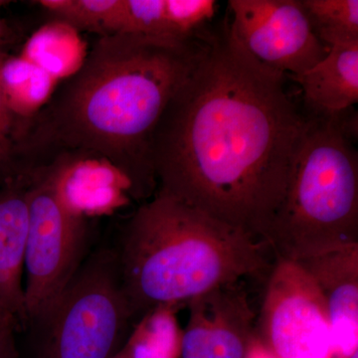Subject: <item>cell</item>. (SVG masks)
<instances>
[{"label":"cell","instance_id":"26","mask_svg":"<svg viewBox=\"0 0 358 358\" xmlns=\"http://www.w3.org/2000/svg\"><path fill=\"white\" fill-rule=\"evenodd\" d=\"M11 324L10 322H9V320H7L6 319V317H3V315H1V313H0V327H2V326H4V324ZM14 326V324H13ZM15 327V326H14Z\"/></svg>","mask_w":358,"mask_h":358},{"label":"cell","instance_id":"3","mask_svg":"<svg viewBox=\"0 0 358 358\" xmlns=\"http://www.w3.org/2000/svg\"><path fill=\"white\" fill-rule=\"evenodd\" d=\"M268 251L262 240L157 192L131 217L115 255L134 315H143L265 275Z\"/></svg>","mask_w":358,"mask_h":358},{"label":"cell","instance_id":"22","mask_svg":"<svg viewBox=\"0 0 358 358\" xmlns=\"http://www.w3.org/2000/svg\"><path fill=\"white\" fill-rule=\"evenodd\" d=\"M13 324L0 327V358H18L13 338Z\"/></svg>","mask_w":358,"mask_h":358},{"label":"cell","instance_id":"12","mask_svg":"<svg viewBox=\"0 0 358 358\" xmlns=\"http://www.w3.org/2000/svg\"><path fill=\"white\" fill-rule=\"evenodd\" d=\"M48 173L63 202L85 218L122 206L131 194L128 179L99 157L63 162Z\"/></svg>","mask_w":358,"mask_h":358},{"label":"cell","instance_id":"14","mask_svg":"<svg viewBox=\"0 0 358 358\" xmlns=\"http://www.w3.org/2000/svg\"><path fill=\"white\" fill-rule=\"evenodd\" d=\"M0 76L9 108L27 124L50 101L52 91L58 81L22 56H6Z\"/></svg>","mask_w":358,"mask_h":358},{"label":"cell","instance_id":"13","mask_svg":"<svg viewBox=\"0 0 358 358\" xmlns=\"http://www.w3.org/2000/svg\"><path fill=\"white\" fill-rule=\"evenodd\" d=\"M294 80L310 109L322 117H336L358 102V42L336 45Z\"/></svg>","mask_w":358,"mask_h":358},{"label":"cell","instance_id":"18","mask_svg":"<svg viewBox=\"0 0 358 358\" xmlns=\"http://www.w3.org/2000/svg\"><path fill=\"white\" fill-rule=\"evenodd\" d=\"M308 22L327 48L358 42L357 0H301Z\"/></svg>","mask_w":358,"mask_h":358},{"label":"cell","instance_id":"6","mask_svg":"<svg viewBox=\"0 0 358 358\" xmlns=\"http://www.w3.org/2000/svg\"><path fill=\"white\" fill-rule=\"evenodd\" d=\"M27 182V243L24 263L26 319L38 320L83 264L86 218L59 196L48 171Z\"/></svg>","mask_w":358,"mask_h":358},{"label":"cell","instance_id":"5","mask_svg":"<svg viewBox=\"0 0 358 358\" xmlns=\"http://www.w3.org/2000/svg\"><path fill=\"white\" fill-rule=\"evenodd\" d=\"M134 317L117 255L98 252L38 320L44 324L39 358H113Z\"/></svg>","mask_w":358,"mask_h":358},{"label":"cell","instance_id":"19","mask_svg":"<svg viewBox=\"0 0 358 358\" xmlns=\"http://www.w3.org/2000/svg\"><path fill=\"white\" fill-rule=\"evenodd\" d=\"M119 33L179 43L169 35L166 0H124Z\"/></svg>","mask_w":358,"mask_h":358},{"label":"cell","instance_id":"15","mask_svg":"<svg viewBox=\"0 0 358 358\" xmlns=\"http://www.w3.org/2000/svg\"><path fill=\"white\" fill-rule=\"evenodd\" d=\"M86 56L76 29L59 21L35 33L26 44L22 57L59 80L72 77L83 65Z\"/></svg>","mask_w":358,"mask_h":358},{"label":"cell","instance_id":"24","mask_svg":"<svg viewBox=\"0 0 358 358\" xmlns=\"http://www.w3.org/2000/svg\"><path fill=\"white\" fill-rule=\"evenodd\" d=\"M248 358H274L272 355L264 348L261 345L260 341L257 338L254 341L253 345H252L251 350L248 355Z\"/></svg>","mask_w":358,"mask_h":358},{"label":"cell","instance_id":"10","mask_svg":"<svg viewBox=\"0 0 358 358\" xmlns=\"http://www.w3.org/2000/svg\"><path fill=\"white\" fill-rule=\"evenodd\" d=\"M319 288L326 303L333 358L358 350V244L296 261Z\"/></svg>","mask_w":358,"mask_h":358},{"label":"cell","instance_id":"9","mask_svg":"<svg viewBox=\"0 0 358 358\" xmlns=\"http://www.w3.org/2000/svg\"><path fill=\"white\" fill-rule=\"evenodd\" d=\"M180 358H248L256 339L255 313L237 284L190 301Z\"/></svg>","mask_w":358,"mask_h":358},{"label":"cell","instance_id":"4","mask_svg":"<svg viewBox=\"0 0 358 358\" xmlns=\"http://www.w3.org/2000/svg\"><path fill=\"white\" fill-rule=\"evenodd\" d=\"M265 243L294 262L358 244L357 152L339 115L307 120Z\"/></svg>","mask_w":358,"mask_h":358},{"label":"cell","instance_id":"7","mask_svg":"<svg viewBox=\"0 0 358 358\" xmlns=\"http://www.w3.org/2000/svg\"><path fill=\"white\" fill-rule=\"evenodd\" d=\"M256 336L274 358H333L326 303L294 261L275 259L271 268Z\"/></svg>","mask_w":358,"mask_h":358},{"label":"cell","instance_id":"2","mask_svg":"<svg viewBox=\"0 0 358 358\" xmlns=\"http://www.w3.org/2000/svg\"><path fill=\"white\" fill-rule=\"evenodd\" d=\"M205 44L128 33L101 37L28 122L20 152L58 148L95 155L128 179L131 195L147 196L157 185L150 157L155 129Z\"/></svg>","mask_w":358,"mask_h":358},{"label":"cell","instance_id":"23","mask_svg":"<svg viewBox=\"0 0 358 358\" xmlns=\"http://www.w3.org/2000/svg\"><path fill=\"white\" fill-rule=\"evenodd\" d=\"M6 3L4 1H0V7ZM13 38V33L11 31L9 26L6 24V21L2 20L0 16V51L4 45L10 43L11 40Z\"/></svg>","mask_w":358,"mask_h":358},{"label":"cell","instance_id":"17","mask_svg":"<svg viewBox=\"0 0 358 358\" xmlns=\"http://www.w3.org/2000/svg\"><path fill=\"white\" fill-rule=\"evenodd\" d=\"M37 3L74 29L101 36L120 31L124 0H41Z\"/></svg>","mask_w":358,"mask_h":358},{"label":"cell","instance_id":"11","mask_svg":"<svg viewBox=\"0 0 358 358\" xmlns=\"http://www.w3.org/2000/svg\"><path fill=\"white\" fill-rule=\"evenodd\" d=\"M29 208L27 182L0 187V313L14 326L25 322L24 263Z\"/></svg>","mask_w":358,"mask_h":358},{"label":"cell","instance_id":"20","mask_svg":"<svg viewBox=\"0 0 358 358\" xmlns=\"http://www.w3.org/2000/svg\"><path fill=\"white\" fill-rule=\"evenodd\" d=\"M216 7L214 0H166L171 39L179 43L194 39L195 33L214 17Z\"/></svg>","mask_w":358,"mask_h":358},{"label":"cell","instance_id":"8","mask_svg":"<svg viewBox=\"0 0 358 358\" xmlns=\"http://www.w3.org/2000/svg\"><path fill=\"white\" fill-rule=\"evenodd\" d=\"M230 34L252 58L298 77L329 48L313 31L301 0H230Z\"/></svg>","mask_w":358,"mask_h":358},{"label":"cell","instance_id":"16","mask_svg":"<svg viewBox=\"0 0 358 358\" xmlns=\"http://www.w3.org/2000/svg\"><path fill=\"white\" fill-rule=\"evenodd\" d=\"M178 307L162 305L141 315L124 343L129 358H180L183 329L179 326Z\"/></svg>","mask_w":358,"mask_h":358},{"label":"cell","instance_id":"27","mask_svg":"<svg viewBox=\"0 0 358 358\" xmlns=\"http://www.w3.org/2000/svg\"><path fill=\"white\" fill-rule=\"evenodd\" d=\"M343 358H358V350L352 353V355H348V357Z\"/></svg>","mask_w":358,"mask_h":358},{"label":"cell","instance_id":"25","mask_svg":"<svg viewBox=\"0 0 358 358\" xmlns=\"http://www.w3.org/2000/svg\"><path fill=\"white\" fill-rule=\"evenodd\" d=\"M113 358H129V357L126 352H124V348H122V350H120V352H117Z\"/></svg>","mask_w":358,"mask_h":358},{"label":"cell","instance_id":"1","mask_svg":"<svg viewBox=\"0 0 358 358\" xmlns=\"http://www.w3.org/2000/svg\"><path fill=\"white\" fill-rule=\"evenodd\" d=\"M307 119L227 27L206 40L152 136L157 192L265 242Z\"/></svg>","mask_w":358,"mask_h":358},{"label":"cell","instance_id":"21","mask_svg":"<svg viewBox=\"0 0 358 358\" xmlns=\"http://www.w3.org/2000/svg\"><path fill=\"white\" fill-rule=\"evenodd\" d=\"M6 57V54L0 51V69ZM26 128L27 124L18 119L9 108L0 76V180L8 178L9 169L18 154Z\"/></svg>","mask_w":358,"mask_h":358}]
</instances>
